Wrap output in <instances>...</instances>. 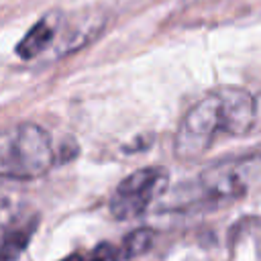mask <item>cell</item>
<instances>
[{"instance_id": "9c48e42d", "label": "cell", "mask_w": 261, "mask_h": 261, "mask_svg": "<svg viewBox=\"0 0 261 261\" xmlns=\"http://www.w3.org/2000/svg\"><path fill=\"white\" fill-rule=\"evenodd\" d=\"M84 261H120V251L110 243H100L90 251V255H84Z\"/></svg>"}, {"instance_id": "8992f818", "label": "cell", "mask_w": 261, "mask_h": 261, "mask_svg": "<svg viewBox=\"0 0 261 261\" xmlns=\"http://www.w3.org/2000/svg\"><path fill=\"white\" fill-rule=\"evenodd\" d=\"M59 20H61V12H47L43 14L29 31L27 35L16 43V55L20 59H37L43 53L51 51L55 45V37H57V29H59Z\"/></svg>"}, {"instance_id": "ba28073f", "label": "cell", "mask_w": 261, "mask_h": 261, "mask_svg": "<svg viewBox=\"0 0 261 261\" xmlns=\"http://www.w3.org/2000/svg\"><path fill=\"white\" fill-rule=\"evenodd\" d=\"M153 241H155V232L151 228H147V226L145 228H137V230H133V232L126 234V239L122 243V253L126 257L143 255L145 251L151 249Z\"/></svg>"}, {"instance_id": "52a82bcc", "label": "cell", "mask_w": 261, "mask_h": 261, "mask_svg": "<svg viewBox=\"0 0 261 261\" xmlns=\"http://www.w3.org/2000/svg\"><path fill=\"white\" fill-rule=\"evenodd\" d=\"M37 228L35 218H24L18 224L10 226L0 241V261H14L20 257V253L27 249L33 232Z\"/></svg>"}, {"instance_id": "3957f363", "label": "cell", "mask_w": 261, "mask_h": 261, "mask_svg": "<svg viewBox=\"0 0 261 261\" xmlns=\"http://www.w3.org/2000/svg\"><path fill=\"white\" fill-rule=\"evenodd\" d=\"M261 186V153H249L212 163L198 177V190L206 200L232 202Z\"/></svg>"}, {"instance_id": "277c9868", "label": "cell", "mask_w": 261, "mask_h": 261, "mask_svg": "<svg viewBox=\"0 0 261 261\" xmlns=\"http://www.w3.org/2000/svg\"><path fill=\"white\" fill-rule=\"evenodd\" d=\"M169 173L165 167H141L126 175L110 196V212L118 220H133L167 190Z\"/></svg>"}, {"instance_id": "30bf717a", "label": "cell", "mask_w": 261, "mask_h": 261, "mask_svg": "<svg viewBox=\"0 0 261 261\" xmlns=\"http://www.w3.org/2000/svg\"><path fill=\"white\" fill-rule=\"evenodd\" d=\"M61 261H84V255H80V253H71V255L63 257Z\"/></svg>"}, {"instance_id": "6da1fadb", "label": "cell", "mask_w": 261, "mask_h": 261, "mask_svg": "<svg viewBox=\"0 0 261 261\" xmlns=\"http://www.w3.org/2000/svg\"><path fill=\"white\" fill-rule=\"evenodd\" d=\"M257 130H261V96L226 86L210 92L184 114L173 151L179 159L190 161L204 155L220 135L241 137Z\"/></svg>"}, {"instance_id": "7a4b0ae2", "label": "cell", "mask_w": 261, "mask_h": 261, "mask_svg": "<svg viewBox=\"0 0 261 261\" xmlns=\"http://www.w3.org/2000/svg\"><path fill=\"white\" fill-rule=\"evenodd\" d=\"M55 157V147L43 126L35 122H18L0 128V177H41L53 167Z\"/></svg>"}, {"instance_id": "5b68a950", "label": "cell", "mask_w": 261, "mask_h": 261, "mask_svg": "<svg viewBox=\"0 0 261 261\" xmlns=\"http://www.w3.org/2000/svg\"><path fill=\"white\" fill-rule=\"evenodd\" d=\"M106 24V14L98 10H86L82 14H63L59 20L55 45H53V55L63 57L71 51L82 49L86 43H90Z\"/></svg>"}]
</instances>
